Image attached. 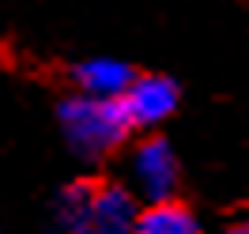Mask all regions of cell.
I'll return each mask as SVG.
<instances>
[{"mask_svg": "<svg viewBox=\"0 0 249 234\" xmlns=\"http://www.w3.org/2000/svg\"><path fill=\"white\" fill-rule=\"evenodd\" d=\"M140 204L113 181H72L57 197L49 234H132Z\"/></svg>", "mask_w": 249, "mask_h": 234, "instance_id": "1", "label": "cell"}, {"mask_svg": "<svg viewBox=\"0 0 249 234\" xmlns=\"http://www.w3.org/2000/svg\"><path fill=\"white\" fill-rule=\"evenodd\" d=\"M227 234H249V216L246 219H234L231 227H227Z\"/></svg>", "mask_w": 249, "mask_h": 234, "instance_id": "7", "label": "cell"}, {"mask_svg": "<svg viewBox=\"0 0 249 234\" xmlns=\"http://www.w3.org/2000/svg\"><path fill=\"white\" fill-rule=\"evenodd\" d=\"M124 189L132 193V200L140 204H166L178 200L181 189V162L178 151L162 136H143L124 162Z\"/></svg>", "mask_w": 249, "mask_h": 234, "instance_id": "3", "label": "cell"}, {"mask_svg": "<svg viewBox=\"0 0 249 234\" xmlns=\"http://www.w3.org/2000/svg\"><path fill=\"white\" fill-rule=\"evenodd\" d=\"M132 234H204V231L200 219L181 200H166V204H143L136 212Z\"/></svg>", "mask_w": 249, "mask_h": 234, "instance_id": "6", "label": "cell"}, {"mask_svg": "<svg viewBox=\"0 0 249 234\" xmlns=\"http://www.w3.org/2000/svg\"><path fill=\"white\" fill-rule=\"evenodd\" d=\"M132 76H136V68L124 64L121 57H83V61L72 64L76 94H87V98H109V102H121V94L128 91Z\"/></svg>", "mask_w": 249, "mask_h": 234, "instance_id": "5", "label": "cell"}, {"mask_svg": "<svg viewBox=\"0 0 249 234\" xmlns=\"http://www.w3.org/2000/svg\"><path fill=\"white\" fill-rule=\"evenodd\" d=\"M57 125H61L64 144L79 159H106L117 147H124V140L132 136V125L124 117L121 102L87 98V94H76V91L61 102Z\"/></svg>", "mask_w": 249, "mask_h": 234, "instance_id": "2", "label": "cell"}, {"mask_svg": "<svg viewBox=\"0 0 249 234\" xmlns=\"http://www.w3.org/2000/svg\"><path fill=\"white\" fill-rule=\"evenodd\" d=\"M178 102H181V87L170 76H159V72H136L128 91L121 94V109L132 125V132L136 128L151 132V128L166 125L178 113Z\"/></svg>", "mask_w": 249, "mask_h": 234, "instance_id": "4", "label": "cell"}]
</instances>
